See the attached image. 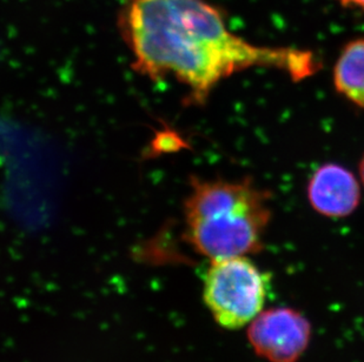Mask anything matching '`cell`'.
<instances>
[{
    "label": "cell",
    "instance_id": "1",
    "mask_svg": "<svg viewBox=\"0 0 364 362\" xmlns=\"http://www.w3.org/2000/svg\"><path fill=\"white\" fill-rule=\"evenodd\" d=\"M118 28L132 69L152 82L175 79L188 103L205 104L222 80L249 67H272L301 82L320 69L310 51L250 44L228 28L205 0H123Z\"/></svg>",
    "mask_w": 364,
    "mask_h": 362
},
{
    "label": "cell",
    "instance_id": "2",
    "mask_svg": "<svg viewBox=\"0 0 364 362\" xmlns=\"http://www.w3.org/2000/svg\"><path fill=\"white\" fill-rule=\"evenodd\" d=\"M269 198L251 180L193 177L184 202L188 243L210 261L257 253L272 218Z\"/></svg>",
    "mask_w": 364,
    "mask_h": 362
},
{
    "label": "cell",
    "instance_id": "3",
    "mask_svg": "<svg viewBox=\"0 0 364 362\" xmlns=\"http://www.w3.org/2000/svg\"><path fill=\"white\" fill-rule=\"evenodd\" d=\"M270 285V275L247 256L215 260L204 275L203 297L218 325L238 329L263 312Z\"/></svg>",
    "mask_w": 364,
    "mask_h": 362
},
{
    "label": "cell",
    "instance_id": "4",
    "mask_svg": "<svg viewBox=\"0 0 364 362\" xmlns=\"http://www.w3.org/2000/svg\"><path fill=\"white\" fill-rule=\"evenodd\" d=\"M310 324L299 312L279 307L262 312L249 325V341L270 362H296L310 341Z\"/></svg>",
    "mask_w": 364,
    "mask_h": 362
},
{
    "label": "cell",
    "instance_id": "5",
    "mask_svg": "<svg viewBox=\"0 0 364 362\" xmlns=\"http://www.w3.org/2000/svg\"><path fill=\"white\" fill-rule=\"evenodd\" d=\"M310 205L326 218H346L361 202V187L349 170L337 164L317 168L308 184Z\"/></svg>",
    "mask_w": 364,
    "mask_h": 362
},
{
    "label": "cell",
    "instance_id": "6",
    "mask_svg": "<svg viewBox=\"0 0 364 362\" xmlns=\"http://www.w3.org/2000/svg\"><path fill=\"white\" fill-rule=\"evenodd\" d=\"M333 84L337 92L364 107V39L349 41L341 51L333 69Z\"/></svg>",
    "mask_w": 364,
    "mask_h": 362
},
{
    "label": "cell",
    "instance_id": "7",
    "mask_svg": "<svg viewBox=\"0 0 364 362\" xmlns=\"http://www.w3.org/2000/svg\"><path fill=\"white\" fill-rule=\"evenodd\" d=\"M341 4L346 7H358L364 10V0H340Z\"/></svg>",
    "mask_w": 364,
    "mask_h": 362
},
{
    "label": "cell",
    "instance_id": "8",
    "mask_svg": "<svg viewBox=\"0 0 364 362\" xmlns=\"http://www.w3.org/2000/svg\"><path fill=\"white\" fill-rule=\"evenodd\" d=\"M360 177H361L362 182L364 185V155L361 159V163H360Z\"/></svg>",
    "mask_w": 364,
    "mask_h": 362
}]
</instances>
